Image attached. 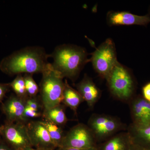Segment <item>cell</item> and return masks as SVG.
Returning <instances> with one entry per match:
<instances>
[{
    "label": "cell",
    "instance_id": "cell-1",
    "mask_svg": "<svg viewBox=\"0 0 150 150\" xmlns=\"http://www.w3.org/2000/svg\"><path fill=\"white\" fill-rule=\"evenodd\" d=\"M50 55L40 46H29L14 52L0 63V69L9 76L44 72L49 67Z\"/></svg>",
    "mask_w": 150,
    "mask_h": 150
},
{
    "label": "cell",
    "instance_id": "cell-2",
    "mask_svg": "<svg viewBox=\"0 0 150 150\" xmlns=\"http://www.w3.org/2000/svg\"><path fill=\"white\" fill-rule=\"evenodd\" d=\"M49 55L53 59L52 69L63 79L68 78L73 81L90 61L86 49L76 45H59Z\"/></svg>",
    "mask_w": 150,
    "mask_h": 150
},
{
    "label": "cell",
    "instance_id": "cell-3",
    "mask_svg": "<svg viewBox=\"0 0 150 150\" xmlns=\"http://www.w3.org/2000/svg\"><path fill=\"white\" fill-rule=\"evenodd\" d=\"M42 75L39 93L40 100L45 110L63 102L65 82L63 78L52 69L51 63Z\"/></svg>",
    "mask_w": 150,
    "mask_h": 150
},
{
    "label": "cell",
    "instance_id": "cell-4",
    "mask_svg": "<svg viewBox=\"0 0 150 150\" xmlns=\"http://www.w3.org/2000/svg\"><path fill=\"white\" fill-rule=\"evenodd\" d=\"M106 79L110 92L115 97L122 100L132 98L135 91V82L126 67L118 62Z\"/></svg>",
    "mask_w": 150,
    "mask_h": 150
},
{
    "label": "cell",
    "instance_id": "cell-5",
    "mask_svg": "<svg viewBox=\"0 0 150 150\" xmlns=\"http://www.w3.org/2000/svg\"><path fill=\"white\" fill-rule=\"evenodd\" d=\"M91 62L94 69L101 78L106 79L118 63L114 42L108 38L92 54Z\"/></svg>",
    "mask_w": 150,
    "mask_h": 150
},
{
    "label": "cell",
    "instance_id": "cell-6",
    "mask_svg": "<svg viewBox=\"0 0 150 150\" xmlns=\"http://www.w3.org/2000/svg\"><path fill=\"white\" fill-rule=\"evenodd\" d=\"M96 141L91 130L88 125L79 123L73 126L65 134L60 147L92 149L95 148Z\"/></svg>",
    "mask_w": 150,
    "mask_h": 150
},
{
    "label": "cell",
    "instance_id": "cell-7",
    "mask_svg": "<svg viewBox=\"0 0 150 150\" xmlns=\"http://www.w3.org/2000/svg\"><path fill=\"white\" fill-rule=\"evenodd\" d=\"M96 139L101 140L112 137L124 128L117 118L105 114H93L89 119L88 125Z\"/></svg>",
    "mask_w": 150,
    "mask_h": 150
},
{
    "label": "cell",
    "instance_id": "cell-8",
    "mask_svg": "<svg viewBox=\"0 0 150 150\" xmlns=\"http://www.w3.org/2000/svg\"><path fill=\"white\" fill-rule=\"evenodd\" d=\"M26 124L5 122L1 126L3 141L14 150H24L32 147L28 134Z\"/></svg>",
    "mask_w": 150,
    "mask_h": 150
},
{
    "label": "cell",
    "instance_id": "cell-9",
    "mask_svg": "<svg viewBox=\"0 0 150 150\" xmlns=\"http://www.w3.org/2000/svg\"><path fill=\"white\" fill-rule=\"evenodd\" d=\"M28 134L33 147L44 150L56 149L48 131L40 121H29L26 124Z\"/></svg>",
    "mask_w": 150,
    "mask_h": 150
},
{
    "label": "cell",
    "instance_id": "cell-10",
    "mask_svg": "<svg viewBox=\"0 0 150 150\" xmlns=\"http://www.w3.org/2000/svg\"><path fill=\"white\" fill-rule=\"evenodd\" d=\"M26 100L12 94L4 102L2 103L1 109L5 115L6 122L22 123L26 124L28 121L24 117Z\"/></svg>",
    "mask_w": 150,
    "mask_h": 150
},
{
    "label": "cell",
    "instance_id": "cell-11",
    "mask_svg": "<svg viewBox=\"0 0 150 150\" xmlns=\"http://www.w3.org/2000/svg\"><path fill=\"white\" fill-rule=\"evenodd\" d=\"M108 24L115 25H140L146 26L150 23V13L138 16L128 11H109L107 13Z\"/></svg>",
    "mask_w": 150,
    "mask_h": 150
},
{
    "label": "cell",
    "instance_id": "cell-12",
    "mask_svg": "<svg viewBox=\"0 0 150 150\" xmlns=\"http://www.w3.org/2000/svg\"><path fill=\"white\" fill-rule=\"evenodd\" d=\"M131 112L133 123L137 126L150 123V102L142 96L133 98L131 103Z\"/></svg>",
    "mask_w": 150,
    "mask_h": 150
},
{
    "label": "cell",
    "instance_id": "cell-13",
    "mask_svg": "<svg viewBox=\"0 0 150 150\" xmlns=\"http://www.w3.org/2000/svg\"><path fill=\"white\" fill-rule=\"evenodd\" d=\"M77 91L80 94L90 108H92L100 96V90L93 81L87 75L76 85Z\"/></svg>",
    "mask_w": 150,
    "mask_h": 150
},
{
    "label": "cell",
    "instance_id": "cell-14",
    "mask_svg": "<svg viewBox=\"0 0 150 150\" xmlns=\"http://www.w3.org/2000/svg\"><path fill=\"white\" fill-rule=\"evenodd\" d=\"M128 133L132 142L150 149V123L143 126L131 124Z\"/></svg>",
    "mask_w": 150,
    "mask_h": 150
},
{
    "label": "cell",
    "instance_id": "cell-15",
    "mask_svg": "<svg viewBox=\"0 0 150 150\" xmlns=\"http://www.w3.org/2000/svg\"><path fill=\"white\" fill-rule=\"evenodd\" d=\"M84 101V100L79 92L72 88L68 83L67 80H65L64 99L62 102L64 105L70 108L77 115L78 107Z\"/></svg>",
    "mask_w": 150,
    "mask_h": 150
},
{
    "label": "cell",
    "instance_id": "cell-16",
    "mask_svg": "<svg viewBox=\"0 0 150 150\" xmlns=\"http://www.w3.org/2000/svg\"><path fill=\"white\" fill-rule=\"evenodd\" d=\"M131 139L128 132L112 136L103 145L102 150H128Z\"/></svg>",
    "mask_w": 150,
    "mask_h": 150
},
{
    "label": "cell",
    "instance_id": "cell-17",
    "mask_svg": "<svg viewBox=\"0 0 150 150\" xmlns=\"http://www.w3.org/2000/svg\"><path fill=\"white\" fill-rule=\"evenodd\" d=\"M64 105L60 104L48 110H43L42 116L45 120L59 126H64L68 121L65 113Z\"/></svg>",
    "mask_w": 150,
    "mask_h": 150
},
{
    "label": "cell",
    "instance_id": "cell-18",
    "mask_svg": "<svg viewBox=\"0 0 150 150\" xmlns=\"http://www.w3.org/2000/svg\"><path fill=\"white\" fill-rule=\"evenodd\" d=\"M41 122L46 127L56 147H60L65 134L62 127L45 119L41 121Z\"/></svg>",
    "mask_w": 150,
    "mask_h": 150
},
{
    "label": "cell",
    "instance_id": "cell-19",
    "mask_svg": "<svg viewBox=\"0 0 150 150\" xmlns=\"http://www.w3.org/2000/svg\"><path fill=\"white\" fill-rule=\"evenodd\" d=\"M9 84L16 95L22 99H27L28 96L25 89L24 78L22 75H17L15 79Z\"/></svg>",
    "mask_w": 150,
    "mask_h": 150
},
{
    "label": "cell",
    "instance_id": "cell-20",
    "mask_svg": "<svg viewBox=\"0 0 150 150\" xmlns=\"http://www.w3.org/2000/svg\"><path fill=\"white\" fill-rule=\"evenodd\" d=\"M32 75L25 74L23 76L25 89L28 96L30 98L36 97L39 92V87L33 77Z\"/></svg>",
    "mask_w": 150,
    "mask_h": 150
},
{
    "label": "cell",
    "instance_id": "cell-21",
    "mask_svg": "<svg viewBox=\"0 0 150 150\" xmlns=\"http://www.w3.org/2000/svg\"><path fill=\"white\" fill-rule=\"evenodd\" d=\"M26 105L31 109L40 111V109L43 108L41 102L37 98V97L34 98L28 97L26 100Z\"/></svg>",
    "mask_w": 150,
    "mask_h": 150
},
{
    "label": "cell",
    "instance_id": "cell-22",
    "mask_svg": "<svg viewBox=\"0 0 150 150\" xmlns=\"http://www.w3.org/2000/svg\"><path fill=\"white\" fill-rule=\"evenodd\" d=\"M43 113H41L40 111H36V110L31 109L30 108L25 105V108L24 115L25 118L29 121V119L31 118H38L42 116Z\"/></svg>",
    "mask_w": 150,
    "mask_h": 150
},
{
    "label": "cell",
    "instance_id": "cell-23",
    "mask_svg": "<svg viewBox=\"0 0 150 150\" xmlns=\"http://www.w3.org/2000/svg\"><path fill=\"white\" fill-rule=\"evenodd\" d=\"M10 88L9 83H0V103H2L6 94L9 91Z\"/></svg>",
    "mask_w": 150,
    "mask_h": 150
},
{
    "label": "cell",
    "instance_id": "cell-24",
    "mask_svg": "<svg viewBox=\"0 0 150 150\" xmlns=\"http://www.w3.org/2000/svg\"><path fill=\"white\" fill-rule=\"evenodd\" d=\"M142 91L143 98L150 102V82L143 87Z\"/></svg>",
    "mask_w": 150,
    "mask_h": 150
},
{
    "label": "cell",
    "instance_id": "cell-25",
    "mask_svg": "<svg viewBox=\"0 0 150 150\" xmlns=\"http://www.w3.org/2000/svg\"><path fill=\"white\" fill-rule=\"evenodd\" d=\"M128 150H150V149L144 147L139 145L135 144V143L131 141V143H130Z\"/></svg>",
    "mask_w": 150,
    "mask_h": 150
},
{
    "label": "cell",
    "instance_id": "cell-26",
    "mask_svg": "<svg viewBox=\"0 0 150 150\" xmlns=\"http://www.w3.org/2000/svg\"><path fill=\"white\" fill-rule=\"evenodd\" d=\"M0 150H14L11 147L6 143L0 139Z\"/></svg>",
    "mask_w": 150,
    "mask_h": 150
},
{
    "label": "cell",
    "instance_id": "cell-27",
    "mask_svg": "<svg viewBox=\"0 0 150 150\" xmlns=\"http://www.w3.org/2000/svg\"><path fill=\"white\" fill-rule=\"evenodd\" d=\"M55 150H96L95 148L90 149H78L75 148H57Z\"/></svg>",
    "mask_w": 150,
    "mask_h": 150
},
{
    "label": "cell",
    "instance_id": "cell-28",
    "mask_svg": "<svg viewBox=\"0 0 150 150\" xmlns=\"http://www.w3.org/2000/svg\"><path fill=\"white\" fill-rule=\"evenodd\" d=\"M24 150H41L39 149H35V148H34L33 147H28L25 149Z\"/></svg>",
    "mask_w": 150,
    "mask_h": 150
},
{
    "label": "cell",
    "instance_id": "cell-29",
    "mask_svg": "<svg viewBox=\"0 0 150 150\" xmlns=\"http://www.w3.org/2000/svg\"><path fill=\"white\" fill-rule=\"evenodd\" d=\"M1 126H0V139H1Z\"/></svg>",
    "mask_w": 150,
    "mask_h": 150
}]
</instances>
